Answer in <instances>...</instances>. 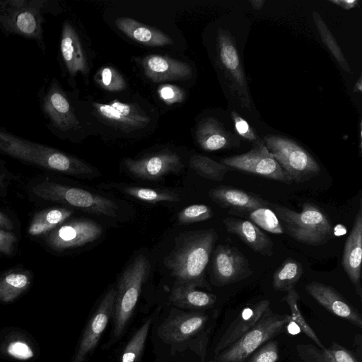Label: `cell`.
Returning <instances> with one entry per match:
<instances>
[{
    "instance_id": "6da1fadb",
    "label": "cell",
    "mask_w": 362,
    "mask_h": 362,
    "mask_svg": "<svg viewBox=\"0 0 362 362\" xmlns=\"http://www.w3.org/2000/svg\"><path fill=\"white\" fill-rule=\"evenodd\" d=\"M218 238L214 228L188 231L175 238L163 264L176 282L211 290L205 271Z\"/></svg>"
},
{
    "instance_id": "7a4b0ae2",
    "label": "cell",
    "mask_w": 362,
    "mask_h": 362,
    "mask_svg": "<svg viewBox=\"0 0 362 362\" xmlns=\"http://www.w3.org/2000/svg\"><path fill=\"white\" fill-rule=\"evenodd\" d=\"M0 153L21 161L67 175L93 173L90 165L58 149L32 141L0 128Z\"/></svg>"
},
{
    "instance_id": "3957f363",
    "label": "cell",
    "mask_w": 362,
    "mask_h": 362,
    "mask_svg": "<svg viewBox=\"0 0 362 362\" xmlns=\"http://www.w3.org/2000/svg\"><path fill=\"white\" fill-rule=\"evenodd\" d=\"M284 233L296 241L311 246H320L329 241L334 230L327 215L317 205L304 202L301 211L285 206L272 204Z\"/></svg>"
},
{
    "instance_id": "277c9868",
    "label": "cell",
    "mask_w": 362,
    "mask_h": 362,
    "mask_svg": "<svg viewBox=\"0 0 362 362\" xmlns=\"http://www.w3.org/2000/svg\"><path fill=\"white\" fill-rule=\"evenodd\" d=\"M45 0L0 1V28L5 35H17L36 41L45 52L43 14L50 11Z\"/></svg>"
},
{
    "instance_id": "5b68a950",
    "label": "cell",
    "mask_w": 362,
    "mask_h": 362,
    "mask_svg": "<svg viewBox=\"0 0 362 362\" xmlns=\"http://www.w3.org/2000/svg\"><path fill=\"white\" fill-rule=\"evenodd\" d=\"M150 267L147 257L139 254L124 269L119 279L112 317L115 339L123 333L133 314L141 286L148 276Z\"/></svg>"
},
{
    "instance_id": "8992f818",
    "label": "cell",
    "mask_w": 362,
    "mask_h": 362,
    "mask_svg": "<svg viewBox=\"0 0 362 362\" xmlns=\"http://www.w3.org/2000/svg\"><path fill=\"white\" fill-rule=\"evenodd\" d=\"M291 320V315L278 314L268 308L252 328L211 361L245 362L262 344L284 332Z\"/></svg>"
},
{
    "instance_id": "52a82bcc",
    "label": "cell",
    "mask_w": 362,
    "mask_h": 362,
    "mask_svg": "<svg viewBox=\"0 0 362 362\" xmlns=\"http://www.w3.org/2000/svg\"><path fill=\"white\" fill-rule=\"evenodd\" d=\"M262 141L293 182H304L319 175L317 160L296 141L279 135H267Z\"/></svg>"
},
{
    "instance_id": "ba28073f",
    "label": "cell",
    "mask_w": 362,
    "mask_h": 362,
    "mask_svg": "<svg viewBox=\"0 0 362 362\" xmlns=\"http://www.w3.org/2000/svg\"><path fill=\"white\" fill-rule=\"evenodd\" d=\"M38 197L72 206L88 213L116 217L118 205L111 199L86 191L52 181H44L33 188Z\"/></svg>"
},
{
    "instance_id": "9c48e42d",
    "label": "cell",
    "mask_w": 362,
    "mask_h": 362,
    "mask_svg": "<svg viewBox=\"0 0 362 362\" xmlns=\"http://www.w3.org/2000/svg\"><path fill=\"white\" fill-rule=\"evenodd\" d=\"M38 100L46 126L52 133L64 134L80 128L72 103L55 78L40 90Z\"/></svg>"
},
{
    "instance_id": "30bf717a",
    "label": "cell",
    "mask_w": 362,
    "mask_h": 362,
    "mask_svg": "<svg viewBox=\"0 0 362 362\" xmlns=\"http://www.w3.org/2000/svg\"><path fill=\"white\" fill-rule=\"evenodd\" d=\"M216 42L217 60L221 69L228 79L229 87L236 95L241 107L249 110L251 107V100L235 39L228 31L219 29Z\"/></svg>"
},
{
    "instance_id": "8fae6325",
    "label": "cell",
    "mask_w": 362,
    "mask_h": 362,
    "mask_svg": "<svg viewBox=\"0 0 362 362\" xmlns=\"http://www.w3.org/2000/svg\"><path fill=\"white\" fill-rule=\"evenodd\" d=\"M221 163L240 171L291 185L293 181L280 167L262 140L253 143L247 153L223 158Z\"/></svg>"
},
{
    "instance_id": "7c38bea8",
    "label": "cell",
    "mask_w": 362,
    "mask_h": 362,
    "mask_svg": "<svg viewBox=\"0 0 362 362\" xmlns=\"http://www.w3.org/2000/svg\"><path fill=\"white\" fill-rule=\"evenodd\" d=\"M210 316L204 312L172 310L158 327L160 338L167 344H177L199 335L209 339L214 325L207 327Z\"/></svg>"
},
{
    "instance_id": "4fadbf2b",
    "label": "cell",
    "mask_w": 362,
    "mask_h": 362,
    "mask_svg": "<svg viewBox=\"0 0 362 362\" xmlns=\"http://www.w3.org/2000/svg\"><path fill=\"white\" fill-rule=\"evenodd\" d=\"M249 261L236 247L218 245L213 252L211 281L217 286H227L252 274Z\"/></svg>"
},
{
    "instance_id": "5bb4252c",
    "label": "cell",
    "mask_w": 362,
    "mask_h": 362,
    "mask_svg": "<svg viewBox=\"0 0 362 362\" xmlns=\"http://www.w3.org/2000/svg\"><path fill=\"white\" fill-rule=\"evenodd\" d=\"M102 233L103 228L97 222L78 218L62 223L47 233L45 240L52 249L62 251L94 242Z\"/></svg>"
},
{
    "instance_id": "9a60e30c",
    "label": "cell",
    "mask_w": 362,
    "mask_h": 362,
    "mask_svg": "<svg viewBox=\"0 0 362 362\" xmlns=\"http://www.w3.org/2000/svg\"><path fill=\"white\" fill-rule=\"evenodd\" d=\"M115 296L116 290L112 288L103 298L83 332L72 362H85L95 350L112 317Z\"/></svg>"
},
{
    "instance_id": "2e32d148",
    "label": "cell",
    "mask_w": 362,
    "mask_h": 362,
    "mask_svg": "<svg viewBox=\"0 0 362 362\" xmlns=\"http://www.w3.org/2000/svg\"><path fill=\"white\" fill-rule=\"evenodd\" d=\"M124 163L132 175L148 180H156L169 173H178L185 167L180 157L170 151L158 152L140 159L127 158Z\"/></svg>"
},
{
    "instance_id": "e0dca14e",
    "label": "cell",
    "mask_w": 362,
    "mask_h": 362,
    "mask_svg": "<svg viewBox=\"0 0 362 362\" xmlns=\"http://www.w3.org/2000/svg\"><path fill=\"white\" fill-rule=\"evenodd\" d=\"M305 289L321 306L332 314L362 328V316L334 287L318 281H311Z\"/></svg>"
},
{
    "instance_id": "ac0fdd59",
    "label": "cell",
    "mask_w": 362,
    "mask_h": 362,
    "mask_svg": "<svg viewBox=\"0 0 362 362\" xmlns=\"http://www.w3.org/2000/svg\"><path fill=\"white\" fill-rule=\"evenodd\" d=\"M210 199L229 214L243 216L252 211L268 207L270 204L258 194L228 185H219L208 192Z\"/></svg>"
},
{
    "instance_id": "d6986e66",
    "label": "cell",
    "mask_w": 362,
    "mask_h": 362,
    "mask_svg": "<svg viewBox=\"0 0 362 362\" xmlns=\"http://www.w3.org/2000/svg\"><path fill=\"white\" fill-rule=\"evenodd\" d=\"M362 259V206L360 200L359 209L355 216L352 229L344 243L341 264L350 281L355 288L356 294L362 299L361 269Z\"/></svg>"
},
{
    "instance_id": "ffe728a7",
    "label": "cell",
    "mask_w": 362,
    "mask_h": 362,
    "mask_svg": "<svg viewBox=\"0 0 362 362\" xmlns=\"http://www.w3.org/2000/svg\"><path fill=\"white\" fill-rule=\"evenodd\" d=\"M97 114L103 119L127 132L145 127L149 118L132 104L114 101L109 104L94 103Z\"/></svg>"
},
{
    "instance_id": "44dd1931",
    "label": "cell",
    "mask_w": 362,
    "mask_h": 362,
    "mask_svg": "<svg viewBox=\"0 0 362 362\" xmlns=\"http://www.w3.org/2000/svg\"><path fill=\"white\" fill-rule=\"evenodd\" d=\"M270 308L269 300L264 299L245 307L231 322L214 349V356L230 346L252 328Z\"/></svg>"
},
{
    "instance_id": "7402d4cb",
    "label": "cell",
    "mask_w": 362,
    "mask_h": 362,
    "mask_svg": "<svg viewBox=\"0 0 362 362\" xmlns=\"http://www.w3.org/2000/svg\"><path fill=\"white\" fill-rule=\"evenodd\" d=\"M59 47L63 64L70 76L74 77L78 73L83 75L88 73L87 58L80 37L69 21L63 23Z\"/></svg>"
},
{
    "instance_id": "603a6c76",
    "label": "cell",
    "mask_w": 362,
    "mask_h": 362,
    "mask_svg": "<svg viewBox=\"0 0 362 362\" xmlns=\"http://www.w3.org/2000/svg\"><path fill=\"white\" fill-rule=\"evenodd\" d=\"M223 223L229 233L238 236L253 251L267 257L274 254L272 240L250 221L233 217L223 218Z\"/></svg>"
},
{
    "instance_id": "cb8c5ba5",
    "label": "cell",
    "mask_w": 362,
    "mask_h": 362,
    "mask_svg": "<svg viewBox=\"0 0 362 362\" xmlns=\"http://www.w3.org/2000/svg\"><path fill=\"white\" fill-rule=\"evenodd\" d=\"M146 76L155 82L185 80L192 76V69L185 62L168 57L151 54L141 62Z\"/></svg>"
},
{
    "instance_id": "d4e9b609",
    "label": "cell",
    "mask_w": 362,
    "mask_h": 362,
    "mask_svg": "<svg viewBox=\"0 0 362 362\" xmlns=\"http://www.w3.org/2000/svg\"><path fill=\"white\" fill-rule=\"evenodd\" d=\"M296 349L302 362H361L354 352L334 341L329 347L319 348L312 344H298Z\"/></svg>"
},
{
    "instance_id": "484cf974",
    "label": "cell",
    "mask_w": 362,
    "mask_h": 362,
    "mask_svg": "<svg viewBox=\"0 0 362 362\" xmlns=\"http://www.w3.org/2000/svg\"><path fill=\"white\" fill-rule=\"evenodd\" d=\"M197 144L204 151H216L231 148L236 141L215 118L202 119L196 131Z\"/></svg>"
},
{
    "instance_id": "4316f807",
    "label": "cell",
    "mask_w": 362,
    "mask_h": 362,
    "mask_svg": "<svg viewBox=\"0 0 362 362\" xmlns=\"http://www.w3.org/2000/svg\"><path fill=\"white\" fill-rule=\"evenodd\" d=\"M216 295L197 290L194 286L175 282L169 296L170 302L176 307L190 310H205L216 302Z\"/></svg>"
},
{
    "instance_id": "83f0119b",
    "label": "cell",
    "mask_w": 362,
    "mask_h": 362,
    "mask_svg": "<svg viewBox=\"0 0 362 362\" xmlns=\"http://www.w3.org/2000/svg\"><path fill=\"white\" fill-rule=\"evenodd\" d=\"M115 25L130 38L148 46L158 47L173 43V40L163 32L130 18H118Z\"/></svg>"
},
{
    "instance_id": "f1b7e54d",
    "label": "cell",
    "mask_w": 362,
    "mask_h": 362,
    "mask_svg": "<svg viewBox=\"0 0 362 362\" xmlns=\"http://www.w3.org/2000/svg\"><path fill=\"white\" fill-rule=\"evenodd\" d=\"M74 211L66 208H52L40 211L33 217L28 229L32 236L44 235L69 218Z\"/></svg>"
},
{
    "instance_id": "f546056e",
    "label": "cell",
    "mask_w": 362,
    "mask_h": 362,
    "mask_svg": "<svg viewBox=\"0 0 362 362\" xmlns=\"http://www.w3.org/2000/svg\"><path fill=\"white\" fill-rule=\"evenodd\" d=\"M303 274L301 263L293 258H287L274 272L272 286L275 291L287 292L295 288Z\"/></svg>"
},
{
    "instance_id": "4dcf8cb0",
    "label": "cell",
    "mask_w": 362,
    "mask_h": 362,
    "mask_svg": "<svg viewBox=\"0 0 362 362\" xmlns=\"http://www.w3.org/2000/svg\"><path fill=\"white\" fill-rule=\"evenodd\" d=\"M27 272H9L0 276V302L8 303L22 294L30 284Z\"/></svg>"
},
{
    "instance_id": "1f68e13d",
    "label": "cell",
    "mask_w": 362,
    "mask_h": 362,
    "mask_svg": "<svg viewBox=\"0 0 362 362\" xmlns=\"http://www.w3.org/2000/svg\"><path fill=\"white\" fill-rule=\"evenodd\" d=\"M189 165L199 176L217 182L222 181L226 173L232 170L221 163L200 154L193 155Z\"/></svg>"
},
{
    "instance_id": "d6a6232c",
    "label": "cell",
    "mask_w": 362,
    "mask_h": 362,
    "mask_svg": "<svg viewBox=\"0 0 362 362\" xmlns=\"http://www.w3.org/2000/svg\"><path fill=\"white\" fill-rule=\"evenodd\" d=\"M299 299L300 296L295 288L288 291L286 295L282 298L290 308L292 321L298 326L304 334L314 341L317 346L324 348L325 346L302 315L298 305Z\"/></svg>"
},
{
    "instance_id": "836d02e7",
    "label": "cell",
    "mask_w": 362,
    "mask_h": 362,
    "mask_svg": "<svg viewBox=\"0 0 362 362\" xmlns=\"http://www.w3.org/2000/svg\"><path fill=\"white\" fill-rule=\"evenodd\" d=\"M313 18L323 43L329 49V52L334 56L342 69L349 74H351L352 71L348 64L340 47L337 42L332 33L329 30L324 20L316 11L313 12Z\"/></svg>"
},
{
    "instance_id": "e575fe53",
    "label": "cell",
    "mask_w": 362,
    "mask_h": 362,
    "mask_svg": "<svg viewBox=\"0 0 362 362\" xmlns=\"http://www.w3.org/2000/svg\"><path fill=\"white\" fill-rule=\"evenodd\" d=\"M123 191L137 199L149 203L179 202L180 198L174 191L165 189H151L140 187H125Z\"/></svg>"
},
{
    "instance_id": "d590c367",
    "label": "cell",
    "mask_w": 362,
    "mask_h": 362,
    "mask_svg": "<svg viewBox=\"0 0 362 362\" xmlns=\"http://www.w3.org/2000/svg\"><path fill=\"white\" fill-rule=\"evenodd\" d=\"M151 321V318H148L135 332L124 347L119 362H138L139 361L144 349Z\"/></svg>"
},
{
    "instance_id": "8d00e7d4",
    "label": "cell",
    "mask_w": 362,
    "mask_h": 362,
    "mask_svg": "<svg viewBox=\"0 0 362 362\" xmlns=\"http://www.w3.org/2000/svg\"><path fill=\"white\" fill-rule=\"evenodd\" d=\"M251 222L261 228L274 234L284 233L281 223L275 213L268 207H262L250 212Z\"/></svg>"
},
{
    "instance_id": "74e56055",
    "label": "cell",
    "mask_w": 362,
    "mask_h": 362,
    "mask_svg": "<svg viewBox=\"0 0 362 362\" xmlns=\"http://www.w3.org/2000/svg\"><path fill=\"white\" fill-rule=\"evenodd\" d=\"M95 81L108 91H121L127 88L123 76L112 67H103L95 76Z\"/></svg>"
},
{
    "instance_id": "f35d334b",
    "label": "cell",
    "mask_w": 362,
    "mask_h": 362,
    "mask_svg": "<svg viewBox=\"0 0 362 362\" xmlns=\"http://www.w3.org/2000/svg\"><path fill=\"white\" fill-rule=\"evenodd\" d=\"M213 211L206 204H192L182 209L177 214V222L180 225L190 224L204 221L211 218Z\"/></svg>"
},
{
    "instance_id": "ab89813d",
    "label": "cell",
    "mask_w": 362,
    "mask_h": 362,
    "mask_svg": "<svg viewBox=\"0 0 362 362\" xmlns=\"http://www.w3.org/2000/svg\"><path fill=\"white\" fill-rule=\"evenodd\" d=\"M279 358V342L272 339L252 353L245 362H277Z\"/></svg>"
},
{
    "instance_id": "60d3db41",
    "label": "cell",
    "mask_w": 362,
    "mask_h": 362,
    "mask_svg": "<svg viewBox=\"0 0 362 362\" xmlns=\"http://www.w3.org/2000/svg\"><path fill=\"white\" fill-rule=\"evenodd\" d=\"M6 351L11 356L21 360L29 359L34 355L29 344L20 339L11 341L7 346Z\"/></svg>"
},
{
    "instance_id": "b9f144b4",
    "label": "cell",
    "mask_w": 362,
    "mask_h": 362,
    "mask_svg": "<svg viewBox=\"0 0 362 362\" xmlns=\"http://www.w3.org/2000/svg\"><path fill=\"white\" fill-rule=\"evenodd\" d=\"M231 117L234 122L235 130L240 136L252 143L259 140L257 134L245 119L235 111L231 112Z\"/></svg>"
},
{
    "instance_id": "7bdbcfd3",
    "label": "cell",
    "mask_w": 362,
    "mask_h": 362,
    "mask_svg": "<svg viewBox=\"0 0 362 362\" xmlns=\"http://www.w3.org/2000/svg\"><path fill=\"white\" fill-rule=\"evenodd\" d=\"M158 91L160 98L168 104L180 103L185 98L182 90L170 84L160 86Z\"/></svg>"
},
{
    "instance_id": "ee69618b",
    "label": "cell",
    "mask_w": 362,
    "mask_h": 362,
    "mask_svg": "<svg viewBox=\"0 0 362 362\" xmlns=\"http://www.w3.org/2000/svg\"><path fill=\"white\" fill-rule=\"evenodd\" d=\"M17 238L14 233L0 229V253L11 255L15 250Z\"/></svg>"
},
{
    "instance_id": "f6af8a7d",
    "label": "cell",
    "mask_w": 362,
    "mask_h": 362,
    "mask_svg": "<svg viewBox=\"0 0 362 362\" xmlns=\"http://www.w3.org/2000/svg\"><path fill=\"white\" fill-rule=\"evenodd\" d=\"M14 228L13 223L9 217L0 211V229L11 232Z\"/></svg>"
},
{
    "instance_id": "bcb514c9",
    "label": "cell",
    "mask_w": 362,
    "mask_h": 362,
    "mask_svg": "<svg viewBox=\"0 0 362 362\" xmlns=\"http://www.w3.org/2000/svg\"><path fill=\"white\" fill-rule=\"evenodd\" d=\"M330 3L334 4L345 10H349L358 6V0H329Z\"/></svg>"
},
{
    "instance_id": "7dc6e473",
    "label": "cell",
    "mask_w": 362,
    "mask_h": 362,
    "mask_svg": "<svg viewBox=\"0 0 362 362\" xmlns=\"http://www.w3.org/2000/svg\"><path fill=\"white\" fill-rule=\"evenodd\" d=\"M354 346L356 349L357 354L356 356L361 360V351H362V341H361V334H357L354 337Z\"/></svg>"
},
{
    "instance_id": "c3c4849f",
    "label": "cell",
    "mask_w": 362,
    "mask_h": 362,
    "mask_svg": "<svg viewBox=\"0 0 362 362\" xmlns=\"http://www.w3.org/2000/svg\"><path fill=\"white\" fill-rule=\"evenodd\" d=\"M249 2L250 3L252 7L254 9L259 11V10L262 9V8L263 7V5L265 3V1L264 0H250Z\"/></svg>"
},
{
    "instance_id": "681fc988",
    "label": "cell",
    "mask_w": 362,
    "mask_h": 362,
    "mask_svg": "<svg viewBox=\"0 0 362 362\" xmlns=\"http://www.w3.org/2000/svg\"><path fill=\"white\" fill-rule=\"evenodd\" d=\"M354 91H357V92L361 93V91H362L361 76L359 77L358 81L356 83L355 86L354 88Z\"/></svg>"
},
{
    "instance_id": "f907efd6",
    "label": "cell",
    "mask_w": 362,
    "mask_h": 362,
    "mask_svg": "<svg viewBox=\"0 0 362 362\" xmlns=\"http://www.w3.org/2000/svg\"><path fill=\"white\" fill-rule=\"evenodd\" d=\"M210 362H211V361H210Z\"/></svg>"
}]
</instances>
